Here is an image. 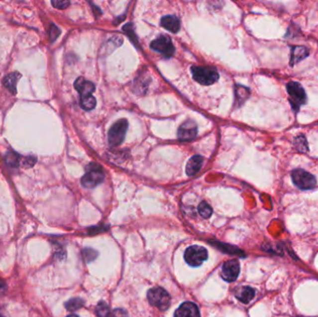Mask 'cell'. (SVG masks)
Segmentation results:
<instances>
[{
    "label": "cell",
    "mask_w": 318,
    "mask_h": 317,
    "mask_svg": "<svg viewBox=\"0 0 318 317\" xmlns=\"http://www.w3.org/2000/svg\"><path fill=\"white\" fill-rule=\"evenodd\" d=\"M193 78L199 84L209 86L219 80L218 71L211 66H193L191 68Z\"/></svg>",
    "instance_id": "6da1fadb"
},
{
    "label": "cell",
    "mask_w": 318,
    "mask_h": 317,
    "mask_svg": "<svg viewBox=\"0 0 318 317\" xmlns=\"http://www.w3.org/2000/svg\"><path fill=\"white\" fill-rule=\"evenodd\" d=\"M85 175L81 179V184L85 188H95L105 180V172L96 163H91L87 168Z\"/></svg>",
    "instance_id": "7a4b0ae2"
},
{
    "label": "cell",
    "mask_w": 318,
    "mask_h": 317,
    "mask_svg": "<svg viewBox=\"0 0 318 317\" xmlns=\"http://www.w3.org/2000/svg\"><path fill=\"white\" fill-rule=\"evenodd\" d=\"M149 303L159 310L165 311L170 306V294L160 287L150 289L147 293Z\"/></svg>",
    "instance_id": "3957f363"
},
{
    "label": "cell",
    "mask_w": 318,
    "mask_h": 317,
    "mask_svg": "<svg viewBox=\"0 0 318 317\" xmlns=\"http://www.w3.org/2000/svg\"><path fill=\"white\" fill-rule=\"evenodd\" d=\"M287 92L290 95V103L295 111H299L300 107L306 103V93L303 86L299 82L292 81L287 85Z\"/></svg>",
    "instance_id": "277c9868"
},
{
    "label": "cell",
    "mask_w": 318,
    "mask_h": 317,
    "mask_svg": "<svg viewBox=\"0 0 318 317\" xmlns=\"http://www.w3.org/2000/svg\"><path fill=\"white\" fill-rule=\"evenodd\" d=\"M127 127L128 123L127 119H119L113 124L108 132V141L110 146L115 147L120 145L125 139Z\"/></svg>",
    "instance_id": "5b68a950"
},
{
    "label": "cell",
    "mask_w": 318,
    "mask_h": 317,
    "mask_svg": "<svg viewBox=\"0 0 318 317\" xmlns=\"http://www.w3.org/2000/svg\"><path fill=\"white\" fill-rule=\"evenodd\" d=\"M291 179L293 184L302 190H309L317 185L316 177L304 169H294L291 172Z\"/></svg>",
    "instance_id": "8992f818"
},
{
    "label": "cell",
    "mask_w": 318,
    "mask_h": 317,
    "mask_svg": "<svg viewBox=\"0 0 318 317\" xmlns=\"http://www.w3.org/2000/svg\"><path fill=\"white\" fill-rule=\"evenodd\" d=\"M208 259V250L201 246H192L184 252V260L193 267L200 266Z\"/></svg>",
    "instance_id": "52a82bcc"
},
{
    "label": "cell",
    "mask_w": 318,
    "mask_h": 317,
    "mask_svg": "<svg viewBox=\"0 0 318 317\" xmlns=\"http://www.w3.org/2000/svg\"><path fill=\"white\" fill-rule=\"evenodd\" d=\"M151 49L156 50L167 58L172 56L175 51V48L172 44L171 39L167 35H161L155 39L153 42L151 43Z\"/></svg>",
    "instance_id": "ba28073f"
},
{
    "label": "cell",
    "mask_w": 318,
    "mask_h": 317,
    "mask_svg": "<svg viewBox=\"0 0 318 317\" xmlns=\"http://www.w3.org/2000/svg\"><path fill=\"white\" fill-rule=\"evenodd\" d=\"M198 135V126L195 121L186 120L178 129V139L182 141L194 140Z\"/></svg>",
    "instance_id": "9c48e42d"
},
{
    "label": "cell",
    "mask_w": 318,
    "mask_h": 317,
    "mask_svg": "<svg viewBox=\"0 0 318 317\" xmlns=\"http://www.w3.org/2000/svg\"><path fill=\"white\" fill-rule=\"evenodd\" d=\"M240 265L236 260L228 261L222 265L221 276L227 282H233L239 275Z\"/></svg>",
    "instance_id": "30bf717a"
},
{
    "label": "cell",
    "mask_w": 318,
    "mask_h": 317,
    "mask_svg": "<svg viewBox=\"0 0 318 317\" xmlns=\"http://www.w3.org/2000/svg\"><path fill=\"white\" fill-rule=\"evenodd\" d=\"M174 317H200V313L195 303L187 302L177 309Z\"/></svg>",
    "instance_id": "8fae6325"
},
{
    "label": "cell",
    "mask_w": 318,
    "mask_h": 317,
    "mask_svg": "<svg viewBox=\"0 0 318 317\" xmlns=\"http://www.w3.org/2000/svg\"><path fill=\"white\" fill-rule=\"evenodd\" d=\"M75 88L79 92L81 97L92 95V93L95 91V85L89 80H86L84 78H78L76 80Z\"/></svg>",
    "instance_id": "7c38bea8"
},
{
    "label": "cell",
    "mask_w": 318,
    "mask_h": 317,
    "mask_svg": "<svg viewBox=\"0 0 318 317\" xmlns=\"http://www.w3.org/2000/svg\"><path fill=\"white\" fill-rule=\"evenodd\" d=\"M203 157L200 155H194L189 159L186 165V173L188 176H193L197 174L203 165Z\"/></svg>",
    "instance_id": "4fadbf2b"
},
{
    "label": "cell",
    "mask_w": 318,
    "mask_h": 317,
    "mask_svg": "<svg viewBox=\"0 0 318 317\" xmlns=\"http://www.w3.org/2000/svg\"><path fill=\"white\" fill-rule=\"evenodd\" d=\"M161 25L171 33H177L181 27L180 20L175 15H168L163 17L161 19Z\"/></svg>",
    "instance_id": "5bb4252c"
},
{
    "label": "cell",
    "mask_w": 318,
    "mask_h": 317,
    "mask_svg": "<svg viewBox=\"0 0 318 317\" xmlns=\"http://www.w3.org/2000/svg\"><path fill=\"white\" fill-rule=\"evenodd\" d=\"M309 55V51L305 48L302 46H297V47H293L291 50V58H290V64L291 65L297 64L299 62H301L302 60H304V58Z\"/></svg>",
    "instance_id": "9a60e30c"
},
{
    "label": "cell",
    "mask_w": 318,
    "mask_h": 317,
    "mask_svg": "<svg viewBox=\"0 0 318 317\" xmlns=\"http://www.w3.org/2000/svg\"><path fill=\"white\" fill-rule=\"evenodd\" d=\"M235 297L241 303H248L255 297V290L250 287H242L235 293Z\"/></svg>",
    "instance_id": "2e32d148"
},
{
    "label": "cell",
    "mask_w": 318,
    "mask_h": 317,
    "mask_svg": "<svg viewBox=\"0 0 318 317\" xmlns=\"http://www.w3.org/2000/svg\"><path fill=\"white\" fill-rule=\"evenodd\" d=\"M21 78V75L18 73V72H15V73H11L9 75H7L6 78H4L3 80V85L7 88V90L9 92H11L12 94H16V87H17V83L19 81V79Z\"/></svg>",
    "instance_id": "e0dca14e"
},
{
    "label": "cell",
    "mask_w": 318,
    "mask_h": 317,
    "mask_svg": "<svg viewBox=\"0 0 318 317\" xmlns=\"http://www.w3.org/2000/svg\"><path fill=\"white\" fill-rule=\"evenodd\" d=\"M80 106L86 111L92 110L96 106V99L92 95L81 97L80 98Z\"/></svg>",
    "instance_id": "ac0fdd59"
},
{
    "label": "cell",
    "mask_w": 318,
    "mask_h": 317,
    "mask_svg": "<svg viewBox=\"0 0 318 317\" xmlns=\"http://www.w3.org/2000/svg\"><path fill=\"white\" fill-rule=\"evenodd\" d=\"M84 305V301L80 298H73L69 300L67 303H65V307L68 311L74 312L78 310Z\"/></svg>",
    "instance_id": "d6986e66"
},
{
    "label": "cell",
    "mask_w": 318,
    "mask_h": 317,
    "mask_svg": "<svg viewBox=\"0 0 318 317\" xmlns=\"http://www.w3.org/2000/svg\"><path fill=\"white\" fill-rule=\"evenodd\" d=\"M294 146L299 152L305 153L308 150V143L304 135H300L294 140Z\"/></svg>",
    "instance_id": "ffe728a7"
},
{
    "label": "cell",
    "mask_w": 318,
    "mask_h": 317,
    "mask_svg": "<svg viewBox=\"0 0 318 317\" xmlns=\"http://www.w3.org/2000/svg\"><path fill=\"white\" fill-rule=\"evenodd\" d=\"M5 160L7 166H10L12 168H16L20 165V155L14 152H9L6 155Z\"/></svg>",
    "instance_id": "44dd1931"
},
{
    "label": "cell",
    "mask_w": 318,
    "mask_h": 317,
    "mask_svg": "<svg viewBox=\"0 0 318 317\" xmlns=\"http://www.w3.org/2000/svg\"><path fill=\"white\" fill-rule=\"evenodd\" d=\"M198 212L203 218H209L212 216V207L207 202H201L198 206Z\"/></svg>",
    "instance_id": "7402d4cb"
},
{
    "label": "cell",
    "mask_w": 318,
    "mask_h": 317,
    "mask_svg": "<svg viewBox=\"0 0 318 317\" xmlns=\"http://www.w3.org/2000/svg\"><path fill=\"white\" fill-rule=\"evenodd\" d=\"M248 95L249 91L247 88L242 86H238L236 88V100L239 102V104H242L244 101H246L248 98Z\"/></svg>",
    "instance_id": "603a6c76"
},
{
    "label": "cell",
    "mask_w": 318,
    "mask_h": 317,
    "mask_svg": "<svg viewBox=\"0 0 318 317\" xmlns=\"http://www.w3.org/2000/svg\"><path fill=\"white\" fill-rule=\"evenodd\" d=\"M96 314L99 317H109V306L105 302H100L96 307Z\"/></svg>",
    "instance_id": "cb8c5ba5"
},
{
    "label": "cell",
    "mask_w": 318,
    "mask_h": 317,
    "mask_svg": "<svg viewBox=\"0 0 318 317\" xmlns=\"http://www.w3.org/2000/svg\"><path fill=\"white\" fill-rule=\"evenodd\" d=\"M51 4H52L53 7H56V8L64 9V8H66L70 5V2L69 1H64V0H53V1H51Z\"/></svg>",
    "instance_id": "d4e9b609"
},
{
    "label": "cell",
    "mask_w": 318,
    "mask_h": 317,
    "mask_svg": "<svg viewBox=\"0 0 318 317\" xmlns=\"http://www.w3.org/2000/svg\"><path fill=\"white\" fill-rule=\"evenodd\" d=\"M83 253H84V257H85L88 261L94 260L96 258V256H97V252L95 250L92 249V248H85L83 250Z\"/></svg>",
    "instance_id": "484cf974"
},
{
    "label": "cell",
    "mask_w": 318,
    "mask_h": 317,
    "mask_svg": "<svg viewBox=\"0 0 318 317\" xmlns=\"http://www.w3.org/2000/svg\"><path fill=\"white\" fill-rule=\"evenodd\" d=\"M61 34V31L60 29L57 27L56 25H51L50 30V41H55L57 39V37Z\"/></svg>",
    "instance_id": "4316f807"
},
{
    "label": "cell",
    "mask_w": 318,
    "mask_h": 317,
    "mask_svg": "<svg viewBox=\"0 0 318 317\" xmlns=\"http://www.w3.org/2000/svg\"><path fill=\"white\" fill-rule=\"evenodd\" d=\"M35 161H36V159H35V157H33V156H26V157H24V158L22 159V163H21V164H22V166L28 168V167L34 166Z\"/></svg>",
    "instance_id": "83f0119b"
},
{
    "label": "cell",
    "mask_w": 318,
    "mask_h": 317,
    "mask_svg": "<svg viewBox=\"0 0 318 317\" xmlns=\"http://www.w3.org/2000/svg\"><path fill=\"white\" fill-rule=\"evenodd\" d=\"M110 317H127V312L122 309H115L112 312Z\"/></svg>",
    "instance_id": "f1b7e54d"
},
{
    "label": "cell",
    "mask_w": 318,
    "mask_h": 317,
    "mask_svg": "<svg viewBox=\"0 0 318 317\" xmlns=\"http://www.w3.org/2000/svg\"><path fill=\"white\" fill-rule=\"evenodd\" d=\"M6 288H7L6 283L4 282L3 280H1V279H0V294H2V293L6 290Z\"/></svg>",
    "instance_id": "f546056e"
},
{
    "label": "cell",
    "mask_w": 318,
    "mask_h": 317,
    "mask_svg": "<svg viewBox=\"0 0 318 317\" xmlns=\"http://www.w3.org/2000/svg\"><path fill=\"white\" fill-rule=\"evenodd\" d=\"M78 317V316H76V315H70V316H68V317Z\"/></svg>",
    "instance_id": "4dcf8cb0"
}]
</instances>
